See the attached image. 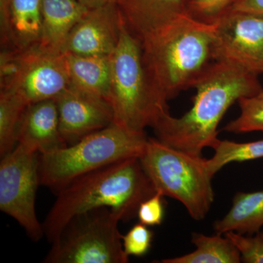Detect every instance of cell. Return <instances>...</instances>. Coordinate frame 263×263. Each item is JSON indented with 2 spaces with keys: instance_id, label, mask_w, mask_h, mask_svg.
Instances as JSON below:
<instances>
[{
  "instance_id": "1",
  "label": "cell",
  "mask_w": 263,
  "mask_h": 263,
  "mask_svg": "<svg viewBox=\"0 0 263 263\" xmlns=\"http://www.w3.org/2000/svg\"><path fill=\"white\" fill-rule=\"evenodd\" d=\"M257 74L224 61L213 62L194 85L196 90L189 111L180 117L169 110L160 114L152 128L157 138L186 153L202 156L218 138V126L228 109L240 99L263 91Z\"/></svg>"
},
{
  "instance_id": "2",
  "label": "cell",
  "mask_w": 263,
  "mask_h": 263,
  "mask_svg": "<svg viewBox=\"0 0 263 263\" xmlns=\"http://www.w3.org/2000/svg\"><path fill=\"white\" fill-rule=\"evenodd\" d=\"M216 24L183 13L141 42L151 86L164 105L193 88L215 62Z\"/></svg>"
},
{
  "instance_id": "3",
  "label": "cell",
  "mask_w": 263,
  "mask_h": 263,
  "mask_svg": "<svg viewBox=\"0 0 263 263\" xmlns=\"http://www.w3.org/2000/svg\"><path fill=\"white\" fill-rule=\"evenodd\" d=\"M157 193L139 157L109 164L74 180L57 193L43 223L52 243L71 218L99 208L112 209L121 221L136 218L141 202Z\"/></svg>"
},
{
  "instance_id": "4",
  "label": "cell",
  "mask_w": 263,
  "mask_h": 263,
  "mask_svg": "<svg viewBox=\"0 0 263 263\" xmlns=\"http://www.w3.org/2000/svg\"><path fill=\"white\" fill-rule=\"evenodd\" d=\"M148 137L113 124L74 144L41 155V184L55 194L79 179L105 166L139 157Z\"/></svg>"
},
{
  "instance_id": "5",
  "label": "cell",
  "mask_w": 263,
  "mask_h": 263,
  "mask_svg": "<svg viewBox=\"0 0 263 263\" xmlns=\"http://www.w3.org/2000/svg\"><path fill=\"white\" fill-rule=\"evenodd\" d=\"M139 158L157 193L181 202L195 220L206 217L214 201L207 159L152 138Z\"/></svg>"
},
{
  "instance_id": "6",
  "label": "cell",
  "mask_w": 263,
  "mask_h": 263,
  "mask_svg": "<svg viewBox=\"0 0 263 263\" xmlns=\"http://www.w3.org/2000/svg\"><path fill=\"white\" fill-rule=\"evenodd\" d=\"M111 60L109 103L113 109L114 123L128 130L144 133L168 106L159 100L152 89L143 64L141 42L127 28L124 19Z\"/></svg>"
},
{
  "instance_id": "7",
  "label": "cell",
  "mask_w": 263,
  "mask_h": 263,
  "mask_svg": "<svg viewBox=\"0 0 263 263\" xmlns=\"http://www.w3.org/2000/svg\"><path fill=\"white\" fill-rule=\"evenodd\" d=\"M112 209H91L71 218L51 243L45 263H127Z\"/></svg>"
},
{
  "instance_id": "8",
  "label": "cell",
  "mask_w": 263,
  "mask_h": 263,
  "mask_svg": "<svg viewBox=\"0 0 263 263\" xmlns=\"http://www.w3.org/2000/svg\"><path fill=\"white\" fill-rule=\"evenodd\" d=\"M40 161L39 152L18 143L0 162V210L15 219L34 242L45 235L35 211L41 185Z\"/></svg>"
},
{
  "instance_id": "9",
  "label": "cell",
  "mask_w": 263,
  "mask_h": 263,
  "mask_svg": "<svg viewBox=\"0 0 263 263\" xmlns=\"http://www.w3.org/2000/svg\"><path fill=\"white\" fill-rule=\"evenodd\" d=\"M215 23V61L230 62L257 75L262 73L263 15L228 10Z\"/></svg>"
},
{
  "instance_id": "10",
  "label": "cell",
  "mask_w": 263,
  "mask_h": 263,
  "mask_svg": "<svg viewBox=\"0 0 263 263\" xmlns=\"http://www.w3.org/2000/svg\"><path fill=\"white\" fill-rule=\"evenodd\" d=\"M70 76L65 53L41 51L37 46L25 50L20 74L9 89L27 105L55 100L70 86Z\"/></svg>"
},
{
  "instance_id": "11",
  "label": "cell",
  "mask_w": 263,
  "mask_h": 263,
  "mask_svg": "<svg viewBox=\"0 0 263 263\" xmlns=\"http://www.w3.org/2000/svg\"><path fill=\"white\" fill-rule=\"evenodd\" d=\"M62 139L67 146L113 124V109L105 99L69 86L57 99Z\"/></svg>"
},
{
  "instance_id": "12",
  "label": "cell",
  "mask_w": 263,
  "mask_h": 263,
  "mask_svg": "<svg viewBox=\"0 0 263 263\" xmlns=\"http://www.w3.org/2000/svg\"><path fill=\"white\" fill-rule=\"evenodd\" d=\"M122 22L113 0L89 9L71 31L62 53L111 55L119 43Z\"/></svg>"
},
{
  "instance_id": "13",
  "label": "cell",
  "mask_w": 263,
  "mask_h": 263,
  "mask_svg": "<svg viewBox=\"0 0 263 263\" xmlns=\"http://www.w3.org/2000/svg\"><path fill=\"white\" fill-rule=\"evenodd\" d=\"M18 143L41 155L67 146L60 133L56 100H43L27 107L19 127Z\"/></svg>"
},
{
  "instance_id": "14",
  "label": "cell",
  "mask_w": 263,
  "mask_h": 263,
  "mask_svg": "<svg viewBox=\"0 0 263 263\" xmlns=\"http://www.w3.org/2000/svg\"><path fill=\"white\" fill-rule=\"evenodd\" d=\"M129 30L141 42L183 13L186 0H113Z\"/></svg>"
},
{
  "instance_id": "15",
  "label": "cell",
  "mask_w": 263,
  "mask_h": 263,
  "mask_svg": "<svg viewBox=\"0 0 263 263\" xmlns=\"http://www.w3.org/2000/svg\"><path fill=\"white\" fill-rule=\"evenodd\" d=\"M89 10L78 0H43L38 48L48 53H62L71 31Z\"/></svg>"
},
{
  "instance_id": "16",
  "label": "cell",
  "mask_w": 263,
  "mask_h": 263,
  "mask_svg": "<svg viewBox=\"0 0 263 263\" xmlns=\"http://www.w3.org/2000/svg\"><path fill=\"white\" fill-rule=\"evenodd\" d=\"M70 86L109 103L112 82L111 55L66 54Z\"/></svg>"
},
{
  "instance_id": "17",
  "label": "cell",
  "mask_w": 263,
  "mask_h": 263,
  "mask_svg": "<svg viewBox=\"0 0 263 263\" xmlns=\"http://www.w3.org/2000/svg\"><path fill=\"white\" fill-rule=\"evenodd\" d=\"M262 227L263 190L237 193L229 212L214 224L215 233L220 235L228 232L243 235L257 234Z\"/></svg>"
},
{
  "instance_id": "18",
  "label": "cell",
  "mask_w": 263,
  "mask_h": 263,
  "mask_svg": "<svg viewBox=\"0 0 263 263\" xmlns=\"http://www.w3.org/2000/svg\"><path fill=\"white\" fill-rule=\"evenodd\" d=\"M43 0H10L11 48L37 46L42 27Z\"/></svg>"
},
{
  "instance_id": "19",
  "label": "cell",
  "mask_w": 263,
  "mask_h": 263,
  "mask_svg": "<svg viewBox=\"0 0 263 263\" xmlns=\"http://www.w3.org/2000/svg\"><path fill=\"white\" fill-rule=\"evenodd\" d=\"M195 250L180 257L162 259V263H240L241 257L234 243L224 235H206L194 233Z\"/></svg>"
},
{
  "instance_id": "20",
  "label": "cell",
  "mask_w": 263,
  "mask_h": 263,
  "mask_svg": "<svg viewBox=\"0 0 263 263\" xmlns=\"http://www.w3.org/2000/svg\"><path fill=\"white\" fill-rule=\"evenodd\" d=\"M28 105L10 91H0V155L4 157L18 144L21 122Z\"/></svg>"
},
{
  "instance_id": "21",
  "label": "cell",
  "mask_w": 263,
  "mask_h": 263,
  "mask_svg": "<svg viewBox=\"0 0 263 263\" xmlns=\"http://www.w3.org/2000/svg\"><path fill=\"white\" fill-rule=\"evenodd\" d=\"M212 148L214 154L212 158L207 159V164L213 177L224 166L232 162H243L263 158V140L238 143L218 139Z\"/></svg>"
},
{
  "instance_id": "22",
  "label": "cell",
  "mask_w": 263,
  "mask_h": 263,
  "mask_svg": "<svg viewBox=\"0 0 263 263\" xmlns=\"http://www.w3.org/2000/svg\"><path fill=\"white\" fill-rule=\"evenodd\" d=\"M240 114L228 123L224 130L230 133L261 132L263 133V91L254 96L240 99Z\"/></svg>"
},
{
  "instance_id": "23",
  "label": "cell",
  "mask_w": 263,
  "mask_h": 263,
  "mask_svg": "<svg viewBox=\"0 0 263 263\" xmlns=\"http://www.w3.org/2000/svg\"><path fill=\"white\" fill-rule=\"evenodd\" d=\"M25 50L2 48L0 53V89H9L23 67Z\"/></svg>"
},
{
  "instance_id": "24",
  "label": "cell",
  "mask_w": 263,
  "mask_h": 263,
  "mask_svg": "<svg viewBox=\"0 0 263 263\" xmlns=\"http://www.w3.org/2000/svg\"><path fill=\"white\" fill-rule=\"evenodd\" d=\"M235 0H186L189 15L208 23H214L230 9Z\"/></svg>"
},
{
  "instance_id": "25",
  "label": "cell",
  "mask_w": 263,
  "mask_h": 263,
  "mask_svg": "<svg viewBox=\"0 0 263 263\" xmlns=\"http://www.w3.org/2000/svg\"><path fill=\"white\" fill-rule=\"evenodd\" d=\"M154 233L148 226L141 222L135 224L125 235L122 236L123 248L128 257H142L152 247Z\"/></svg>"
},
{
  "instance_id": "26",
  "label": "cell",
  "mask_w": 263,
  "mask_h": 263,
  "mask_svg": "<svg viewBox=\"0 0 263 263\" xmlns=\"http://www.w3.org/2000/svg\"><path fill=\"white\" fill-rule=\"evenodd\" d=\"M234 243L241 257V262L263 263V238L259 233L255 236L228 232L224 234Z\"/></svg>"
},
{
  "instance_id": "27",
  "label": "cell",
  "mask_w": 263,
  "mask_h": 263,
  "mask_svg": "<svg viewBox=\"0 0 263 263\" xmlns=\"http://www.w3.org/2000/svg\"><path fill=\"white\" fill-rule=\"evenodd\" d=\"M163 197L162 194L157 192L155 195L141 202L137 215L141 224L148 227L162 224L164 216Z\"/></svg>"
},
{
  "instance_id": "28",
  "label": "cell",
  "mask_w": 263,
  "mask_h": 263,
  "mask_svg": "<svg viewBox=\"0 0 263 263\" xmlns=\"http://www.w3.org/2000/svg\"><path fill=\"white\" fill-rule=\"evenodd\" d=\"M0 36L2 48H11L10 0H0Z\"/></svg>"
},
{
  "instance_id": "29",
  "label": "cell",
  "mask_w": 263,
  "mask_h": 263,
  "mask_svg": "<svg viewBox=\"0 0 263 263\" xmlns=\"http://www.w3.org/2000/svg\"><path fill=\"white\" fill-rule=\"evenodd\" d=\"M228 10L263 15V0H235Z\"/></svg>"
},
{
  "instance_id": "30",
  "label": "cell",
  "mask_w": 263,
  "mask_h": 263,
  "mask_svg": "<svg viewBox=\"0 0 263 263\" xmlns=\"http://www.w3.org/2000/svg\"><path fill=\"white\" fill-rule=\"evenodd\" d=\"M78 1L80 2L81 4L84 5L89 9H91V8H97L100 5L105 4L111 0H78Z\"/></svg>"
},
{
  "instance_id": "31",
  "label": "cell",
  "mask_w": 263,
  "mask_h": 263,
  "mask_svg": "<svg viewBox=\"0 0 263 263\" xmlns=\"http://www.w3.org/2000/svg\"><path fill=\"white\" fill-rule=\"evenodd\" d=\"M259 234L260 235V236L263 238V230L262 232H259Z\"/></svg>"
},
{
  "instance_id": "32",
  "label": "cell",
  "mask_w": 263,
  "mask_h": 263,
  "mask_svg": "<svg viewBox=\"0 0 263 263\" xmlns=\"http://www.w3.org/2000/svg\"><path fill=\"white\" fill-rule=\"evenodd\" d=\"M262 73H263V66H262Z\"/></svg>"
}]
</instances>
